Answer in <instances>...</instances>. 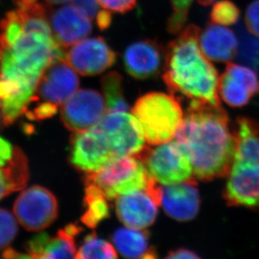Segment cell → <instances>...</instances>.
Listing matches in <instances>:
<instances>
[{
    "label": "cell",
    "mask_w": 259,
    "mask_h": 259,
    "mask_svg": "<svg viewBox=\"0 0 259 259\" xmlns=\"http://www.w3.org/2000/svg\"><path fill=\"white\" fill-rule=\"evenodd\" d=\"M113 243L123 257L127 258H156V251L149 244V232L144 229L120 228L114 232Z\"/></svg>",
    "instance_id": "obj_21"
},
{
    "label": "cell",
    "mask_w": 259,
    "mask_h": 259,
    "mask_svg": "<svg viewBox=\"0 0 259 259\" xmlns=\"http://www.w3.org/2000/svg\"><path fill=\"white\" fill-rule=\"evenodd\" d=\"M172 14L167 20V31L178 34L186 27L189 12L193 0H170Z\"/></svg>",
    "instance_id": "obj_26"
},
{
    "label": "cell",
    "mask_w": 259,
    "mask_h": 259,
    "mask_svg": "<svg viewBox=\"0 0 259 259\" xmlns=\"http://www.w3.org/2000/svg\"><path fill=\"white\" fill-rule=\"evenodd\" d=\"M96 19H97V25L101 30H106L108 29L110 27L113 21L112 14L108 10H98V14L96 15Z\"/></svg>",
    "instance_id": "obj_34"
},
{
    "label": "cell",
    "mask_w": 259,
    "mask_h": 259,
    "mask_svg": "<svg viewBox=\"0 0 259 259\" xmlns=\"http://www.w3.org/2000/svg\"><path fill=\"white\" fill-rule=\"evenodd\" d=\"M197 1H198L199 5L204 6V7H206V6L212 5L213 3L215 2L217 0H197Z\"/></svg>",
    "instance_id": "obj_38"
},
{
    "label": "cell",
    "mask_w": 259,
    "mask_h": 259,
    "mask_svg": "<svg viewBox=\"0 0 259 259\" xmlns=\"http://www.w3.org/2000/svg\"><path fill=\"white\" fill-rule=\"evenodd\" d=\"M233 161L259 169V123L247 117H239L235 125Z\"/></svg>",
    "instance_id": "obj_20"
},
{
    "label": "cell",
    "mask_w": 259,
    "mask_h": 259,
    "mask_svg": "<svg viewBox=\"0 0 259 259\" xmlns=\"http://www.w3.org/2000/svg\"><path fill=\"white\" fill-rule=\"evenodd\" d=\"M121 157L123 150L119 135L104 118L94 127L71 136L70 161L80 171H97Z\"/></svg>",
    "instance_id": "obj_5"
},
{
    "label": "cell",
    "mask_w": 259,
    "mask_h": 259,
    "mask_svg": "<svg viewBox=\"0 0 259 259\" xmlns=\"http://www.w3.org/2000/svg\"><path fill=\"white\" fill-rule=\"evenodd\" d=\"M55 39L63 48L81 41L92 33L90 17L76 5H64L49 18Z\"/></svg>",
    "instance_id": "obj_16"
},
{
    "label": "cell",
    "mask_w": 259,
    "mask_h": 259,
    "mask_svg": "<svg viewBox=\"0 0 259 259\" xmlns=\"http://www.w3.org/2000/svg\"><path fill=\"white\" fill-rule=\"evenodd\" d=\"M0 60H1V58H0Z\"/></svg>",
    "instance_id": "obj_40"
},
{
    "label": "cell",
    "mask_w": 259,
    "mask_h": 259,
    "mask_svg": "<svg viewBox=\"0 0 259 259\" xmlns=\"http://www.w3.org/2000/svg\"><path fill=\"white\" fill-rule=\"evenodd\" d=\"M117 55L103 37L82 39L66 53L67 63L81 76L102 73L117 61Z\"/></svg>",
    "instance_id": "obj_12"
},
{
    "label": "cell",
    "mask_w": 259,
    "mask_h": 259,
    "mask_svg": "<svg viewBox=\"0 0 259 259\" xmlns=\"http://www.w3.org/2000/svg\"><path fill=\"white\" fill-rule=\"evenodd\" d=\"M64 49L54 35L24 30L0 54V79L15 85L18 92V107L22 114L47 66L66 59Z\"/></svg>",
    "instance_id": "obj_3"
},
{
    "label": "cell",
    "mask_w": 259,
    "mask_h": 259,
    "mask_svg": "<svg viewBox=\"0 0 259 259\" xmlns=\"http://www.w3.org/2000/svg\"><path fill=\"white\" fill-rule=\"evenodd\" d=\"M14 214L23 228L29 232H40L54 223L58 214L57 198L48 189L34 186L18 196Z\"/></svg>",
    "instance_id": "obj_8"
},
{
    "label": "cell",
    "mask_w": 259,
    "mask_h": 259,
    "mask_svg": "<svg viewBox=\"0 0 259 259\" xmlns=\"http://www.w3.org/2000/svg\"><path fill=\"white\" fill-rule=\"evenodd\" d=\"M79 83L76 71L66 59L54 61L42 73L28 107L34 103L60 107L78 89Z\"/></svg>",
    "instance_id": "obj_11"
},
{
    "label": "cell",
    "mask_w": 259,
    "mask_h": 259,
    "mask_svg": "<svg viewBox=\"0 0 259 259\" xmlns=\"http://www.w3.org/2000/svg\"><path fill=\"white\" fill-rule=\"evenodd\" d=\"M18 232L15 218L7 210L0 208V250L14 241Z\"/></svg>",
    "instance_id": "obj_28"
},
{
    "label": "cell",
    "mask_w": 259,
    "mask_h": 259,
    "mask_svg": "<svg viewBox=\"0 0 259 259\" xmlns=\"http://www.w3.org/2000/svg\"><path fill=\"white\" fill-rule=\"evenodd\" d=\"M19 191V186L7 164L0 167V201L10 193Z\"/></svg>",
    "instance_id": "obj_29"
},
{
    "label": "cell",
    "mask_w": 259,
    "mask_h": 259,
    "mask_svg": "<svg viewBox=\"0 0 259 259\" xmlns=\"http://www.w3.org/2000/svg\"><path fill=\"white\" fill-rule=\"evenodd\" d=\"M74 4L83 10L89 17H96L98 12V0H73Z\"/></svg>",
    "instance_id": "obj_33"
},
{
    "label": "cell",
    "mask_w": 259,
    "mask_h": 259,
    "mask_svg": "<svg viewBox=\"0 0 259 259\" xmlns=\"http://www.w3.org/2000/svg\"><path fill=\"white\" fill-rule=\"evenodd\" d=\"M98 3L105 10L125 14L135 9L137 0H98Z\"/></svg>",
    "instance_id": "obj_31"
},
{
    "label": "cell",
    "mask_w": 259,
    "mask_h": 259,
    "mask_svg": "<svg viewBox=\"0 0 259 259\" xmlns=\"http://www.w3.org/2000/svg\"><path fill=\"white\" fill-rule=\"evenodd\" d=\"M201 51L211 61L229 62L238 52V39L236 34L228 28L215 24L208 25L200 34Z\"/></svg>",
    "instance_id": "obj_19"
},
{
    "label": "cell",
    "mask_w": 259,
    "mask_h": 259,
    "mask_svg": "<svg viewBox=\"0 0 259 259\" xmlns=\"http://www.w3.org/2000/svg\"><path fill=\"white\" fill-rule=\"evenodd\" d=\"M218 93L227 104L233 108L247 105L259 93L257 72L247 66L228 63L219 78Z\"/></svg>",
    "instance_id": "obj_13"
},
{
    "label": "cell",
    "mask_w": 259,
    "mask_h": 259,
    "mask_svg": "<svg viewBox=\"0 0 259 259\" xmlns=\"http://www.w3.org/2000/svg\"><path fill=\"white\" fill-rule=\"evenodd\" d=\"M82 230L75 224L66 226L56 237L39 233L29 240L25 249L33 258H72L76 257L75 237Z\"/></svg>",
    "instance_id": "obj_18"
},
{
    "label": "cell",
    "mask_w": 259,
    "mask_h": 259,
    "mask_svg": "<svg viewBox=\"0 0 259 259\" xmlns=\"http://www.w3.org/2000/svg\"><path fill=\"white\" fill-rule=\"evenodd\" d=\"M176 138L196 178L209 181L228 176L234 157V127L222 106L189 107Z\"/></svg>",
    "instance_id": "obj_1"
},
{
    "label": "cell",
    "mask_w": 259,
    "mask_h": 259,
    "mask_svg": "<svg viewBox=\"0 0 259 259\" xmlns=\"http://www.w3.org/2000/svg\"><path fill=\"white\" fill-rule=\"evenodd\" d=\"M245 24L247 31L259 37V0H253L247 6L245 14Z\"/></svg>",
    "instance_id": "obj_30"
},
{
    "label": "cell",
    "mask_w": 259,
    "mask_h": 259,
    "mask_svg": "<svg viewBox=\"0 0 259 259\" xmlns=\"http://www.w3.org/2000/svg\"><path fill=\"white\" fill-rule=\"evenodd\" d=\"M161 205L167 215L175 220H193L201 205L196 179L161 187Z\"/></svg>",
    "instance_id": "obj_17"
},
{
    "label": "cell",
    "mask_w": 259,
    "mask_h": 259,
    "mask_svg": "<svg viewBox=\"0 0 259 259\" xmlns=\"http://www.w3.org/2000/svg\"><path fill=\"white\" fill-rule=\"evenodd\" d=\"M84 205L86 210L81 217V223L88 228H97L110 215L108 200L100 189L93 184H86Z\"/></svg>",
    "instance_id": "obj_22"
},
{
    "label": "cell",
    "mask_w": 259,
    "mask_h": 259,
    "mask_svg": "<svg viewBox=\"0 0 259 259\" xmlns=\"http://www.w3.org/2000/svg\"><path fill=\"white\" fill-rule=\"evenodd\" d=\"M68 1L70 0H45V2H47L48 5H61Z\"/></svg>",
    "instance_id": "obj_37"
},
{
    "label": "cell",
    "mask_w": 259,
    "mask_h": 259,
    "mask_svg": "<svg viewBox=\"0 0 259 259\" xmlns=\"http://www.w3.org/2000/svg\"><path fill=\"white\" fill-rule=\"evenodd\" d=\"M161 205V186L154 181L147 188L116 198V212L120 222L128 228L146 229L155 222Z\"/></svg>",
    "instance_id": "obj_9"
},
{
    "label": "cell",
    "mask_w": 259,
    "mask_h": 259,
    "mask_svg": "<svg viewBox=\"0 0 259 259\" xmlns=\"http://www.w3.org/2000/svg\"><path fill=\"white\" fill-rule=\"evenodd\" d=\"M152 181L153 178L138 156L114 159L97 171L87 174L85 177V183L93 184L100 189L108 201L147 188Z\"/></svg>",
    "instance_id": "obj_6"
},
{
    "label": "cell",
    "mask_w": 259,
    "mask_h": 259,
    "mask_svg": "<svg viewBox=\"0 0 259 259\" xmlns=\"http://www.w3.org/2000/svg\"><path fill=\"white\" fill-rule=\"evenodd\" d=\"M1 119H2V112H1V108H0V122H1Z\"/></svg>",
    "instance_id": "obj_39"
},
{
    "label": "cell",
    "mask_w": 259,
    "mask_h": 259,
    "mask_svg": "<svg viewBox=\"0 0 259 259\" xmlns=\"http://www.w3.org/2000/svg\"><path fill=\"white\" fill-rule=\"evenodd\" d=\"M139 157L151 178L163 186L195 180L191 161L178 143L169 141L147 147Z\"/></svg>",
    "instance_id": "obj_7"
},
{
    "label": "cell",
    "mask_w": 259,
    "mask_h": 259,
    "mask_svg": "<svg viewBox=\"0 0 259 259\" xmlns=\"http://www.w3.org/2000/svg\"><path fill=\"white\" fill-rule=\"evenodd\" d=\"M239 17V9L230 0L215 3L210 13V21L215 25H234Z\"/></svg>",
    "instance_id": "obj_27"
},
{
    "label": "cell",
    "mask_w": 259,
    "mask_h": 259,
    "mask_svg": "<svg viewBox=\"0 0 259 259\" xmlns=\"http://www.w3.org/2000/svg\"><path fill=\"white\" fill-rule=\"evenodd\" d=\"M200 256L191 250L186 248H179L169 252L166 258H199Z\"/></svg>",
    "instance_id": "obj_35"
},
{
    "label": "cell",
    "mask_w": 259,
    "mask_h": 259,
    "mask_svg": "<svg viewBox=\"0 0 259 259\" xmlns=\"http://www.w3.org/2000/svg\"><path fill=\"white\" fill-rule=\"evenodd\" d=\"M132 114L140 123L145 142L154 146L171 141L184 119L178 98L156 92L139 98Z\"/></svg>",
    "instance_id": "obj_4"
},
{
    "label": "cell",
    "mask_w": 259,
    "mask_h": 259,
    "mask_svg": "<svg viewBox=\"0 0 259 259\" xmlns=\"http://www.w3.org/2000/svg\"><path fill=\"white\" fill-rule=\"evenodd\" d=\"M223 197L228 205L259 208V169L232 162Z\"/></svg>",
    "instance_id": "obj_14"
},
{
    "label": "cell",
    "mask_w": 259,
    "mask_h": 259,
    "mask_svg": "<svg viewBox=\"0 0 259 259\" xmlns=\"http://www.w3.org/2000/svg\"><path fill=\"white\" fill-rule=\"evenodd\" d=\"M201 29L187 25L164 52L163 80L172 95L188 101L189 107L220 106L218 70L200 47Z\"/></svg>",
    "instance_id": "obj_2"
},
{
    "label": "cell",
    "mask_w": 259,
    "mask_h": 259,
    "mask_svg": "<svg viewBox=\"0 0 259 259\" xmlns=\"http://www.w3.org/2000/svg\"><path fill=\"white\" fill-rule=\"evenodd\" d=\"M15 147L9 141L0 137V167H5L12 159Z\"/></svg>",
    "instance_id": "obj_32"
},
{
    "label": "cell",
    "mask_w": 259,
    "mask_h": 259,
    "mask_svg": "<svg viewBox=\"0 0 259 259\" xmlns=\"http://www.w3.org/2000/svg\"><path fill=\"white\" fill-rule=\"evenodd\" d=\"M165 50L156 39L134 42L125 50L123 65L130 76L139 80L156 76L164 63Z\"/></svg>",
    "instance_id": "obj_15"
},
{
    "label": "cell",
    "mask_w": 259,
    "mask_h": 259,
    "mask_svg": "<svg viewBox=\"0 0 259 259\" xmlns=\"http://www.w3.org/2000/svg\"><path fill=\"white\" fill-rule=\"evenodd\" d=\"M115 248L105 240L98 238L95 232L88 235L83 243L76 252L75 258H117Z\"/></svg>",
    "instance_id": "obj_24"
},
{
    "label": "cell",
    "mask_w": 259,
    "mask_h": 259,
    "mask_svg": "<svg viewBox=\"0 0 259 259\" xmlns=\"http://www.w3.org/2000/svg\"><path fill=\"white\" fill-rule=\"evenodd\" d=\"M108 113L105 98L98 91L76 90L61 106V121L73 133L86 131L98 124Z\"/></svg>",
    "instance_id": "obj_10"
},
{
    "label": "cell",
    "mask_w": 259,
    "mask_h": 259,
    "mask_svg": "<svg viewBox=\"0 0 259 259\" xmlns=\"http://www.w3.org/2000/svg\"><path fill=\"white\" fill-rule=\"evenodd\" d=\"M108 113L127 112L128 106L122 93V78L117 71H111L101 80Z\"/></svg>",
    "instance_id": "obj_23"
},
{
    "label": "cell",
    "mask_w": 259,
    "mask_h": 259,
    "mask_svg": "<svg viewBox=\"0 0 259 259\" xmlns=\"http://www.w3.org/2000/svg\"><path fill=\"white\" fill-rule=\"evenodd\" d=\"M3 257L5 258H29V257H30L29 255L20 253L17 251L12 249V248L5 250V252H3Z\"/></svg>",
    "instance_id": "obj_36"
},
{
    "label": "cell",
    "mask_w": 259,
    "mask_h": 259,
    "mask_svg": "<svg viewBox=\"0 0 259 259\" xmlns=\"http://www.w3.org/2000/svg\"><path fill=\"white\" fill-rule=\"evenodd\" d=\"M237 30L240 41L238 58L259 71V37L246 30L243 25H239Z\"/></svg>",
    "instance_id": "obj_25"
}]
</instances>
